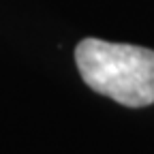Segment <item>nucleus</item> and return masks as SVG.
Instances as JSON below:
<instances>
[{
    "mask_svg": "<svg viewBox=\"0 0 154 154\" xmlns=\"http://www.w3.org/2000/svg\"><path fill=\"white\" fill-rule=\"evenodd\" d=\"M75 62L84 82L103 96L124 107H148L154 103V51L84 38L75 47Z\"/></svg>",
    "mask_w": 154,
    "mask_h": 154,
    "instance_id": "obj_1",
    "label": "nucleus"
}]
</instances>
